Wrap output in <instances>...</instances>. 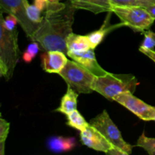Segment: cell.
<instances>
[{
	"label": "cell",
	"instance_id": "f546056e",
	"mask_svg": "<svg viewBox=\"0 0 155 155\" xmlns=\"http://www.w3.org/2000/svg\"><path fill=\"white\" fill-rule=\"evenodd\" d=\"M154 121H155V119H154Z\"/></svg>",
	"mask_w": 155,
	"mask_h": 155
},
{
	"label": "cell",
	"instance_id": "8fae6325",
	"mask_svg": "<svg viewBox=\"0 0 155 155\" xmlns=\"http://www.w3.org/2000/svg\"><path fill=\"white\" fill-rule=\"evenodd\" d=\"M66 54L58 50L44 51L40 56L43 71L49 74H59L68 61Z\"/></svg>",
	"mask_w": 155,
	"mask_h": 155
},
{
	"label": "cell",
	"instance_id": "83f0119b",
	"mask_svg": "<svg viewBox=\"0 0 155 155\" xmlns=\"http://www.w3.org/2000/svg\"><path fill=\"white\" fill-rule=\"evenodd\" d=\"M145 8H146L147 11L149 12L150 15L155 18V5H154L148 6V7Z\"/></svg>",
	"mask_w": 155,
	"mask_h": 155
},
{
	"label": "cell",
	"instance_id": "4316f807",
	"mask_svg": "<svg viewBox=\"0 0 155 155\" xmlns=\"http://www.w3.org/2000/svg\"><path fill=\"white\" fill-rule=\"evenodd\" d=\"M98 5L104 8L106 12H111V5H110V0H95Z\"/></svg>",
	"mask_w": 155,
	"mask_h": 155
},
{
	"label": "cell",
	"instance_id": "ac0fdd59",
	"mask_svg": "<svg viewBox=\"0 0 155 155\" xmlns=\"http://www.w3.org/2000/svg\"><path fill=\"white\" fill-rule=\"evenodd\" d=\"M112 6H139L147 8L155 5V0H110Z\"/></svg>",
	"mask_w": 155,
	"mask_h": 155
},
{
	"label": "cell",
	"instance_id": "4fadbf2b",
	"mask_svg": "<svg viewBox=\"0 0 155 155\" xmlns=\"http://www.w3.org/2000/svg\"><path fill=\"white\" fill-rule=\"evenodd\" d=\"M77 145V140L74 137L54 136L48 141V148L54 153H62L70 151Z\"/></svg>",
	"mask_w": 155,
	"mask_h": 155
},
{
	"label": "cell",
	"instance_id": "9a60e30c",
	"mask_svg": "<svg viewBox=\"0 0 155 155\" xmlns=\"http://www.w3.org/2000/svg\"><path fill=\"white\" fill-rule=\"evenodd\" d=\"M79 93L68 86L66 93L64 95L61 100L60 106L55 110V111L61 113L63 114H68L74 110H77V98Z\"/></svg>",
	"mask_w": 155,
	"mask_h": 155
},
{
	"label": "cell",
	"instance_id": "e0dca14e",
	"mask_svg": "<svg viewBox=\"0 0 155 155\" xmlns=\"http://www.w3.org/2000/svg\"><path fill=\"white\" fill-rule=\"evenodd\" d=\"M69 2L76 9L86 10L95 14L106 12L105 9L98 5L95 0H69Z\"/></svg>",
	"mask_w": 155,
	"mask_h": 155
},
{
	"label": "cell",
	"instance_id": "3957f363",
	"mask_svg": "<svg viewBox=\"0 0 155 155\" xmlns=\"http://www.w3.org/2000/svg\"><path fill=\"white\" fill-rule=\"evenodd\" d=\"M139 85L133 74H108L96 77L92 83V89L109 101H114L117 95L126 92L134 93Z\"/></svg>",
	"mask_w": 155,
	"mask_h": 155
},
{
	"label": "cell",
	"instance_id": "6da1fadb",
	"mask_svg": "<svg viewBox=\"0 0 155 155\" xmlns=\"http://www.w3.org/2000/svg\"><path fill=\"white\" fill-rule=\"evenodd\" d=\"M76 8L70 3L49 1L42 23L30 38L43 51L58 50L68 53L66 40L73 33Z\"/></svg>",
	"mask_w": 155,
	"mask_h": 155
},
{
	"label": "cell",
	"instance_id": "2e32d148",
	"mask_svg": "<svg viewBox=\"0 0 155 155\" xmlns=\"http://www.w3.org/2000/svg\"><path fill=\"white\" fill-rule=\"evenodd\" d=\"M67 125L70 127L75 129L78 131H83L89 126V123L85 120L81 114L77 110H74L66 115Z\"/></svg>",
	"mask_w": 155,
	"mask_h": 155
},
{
	"label": "cell",
	"instance_id": "cb8c5ba5",
	"mask_svg": "<svg viewBox=\"0 0 155 155\" xmlns=\"http://www.w3.org/2000/svg\"><path fill=\"white\" fill-rule=\"evenodd\" d=\"M1 20L3 21V24L5 26L6 28L9 30H14L16 29V24L18 23V18L12 15H8L5 18H3V12H1L0 14Z\"/></svg>",
	"mask_w": 155,
	"mask_h": 155
},
{
	"label": "cell",
	"instance_id": "7a4b0ae2",
	"mask_svg": "<svg viewBox=\"0 0 155 155\" xmlns=\"http://www.w3.org/2000/svg\"><path fill=\"white\" fill-rule=\"evenodd\" d=\"M19 57L18 30H8L0 20V76L6 81L13 77Z\"/></svg>",
	"mask_w": 155,
	"mask_h": 155
},
{
	"label": "cell",
	"instance_id": "484cf974",
	"mask_svg": "<svg viewBox=\"0 0 155 155\" xmlns=\"http://www.w3.org/2000/svg\"><path fill=\"white\" fill-rule=\"evenodd\" d=\"M139 51L149 58L151 61L155 63V51L154 49H145V48H139Z\"/></svg>",
	"mask_w": 155,
	"mask_h": 155
},
{
	"label": "cell",
	"instance_id": "ffe728a7",
	"mask_svg": "<svg viewBox=\"0 0 155 155\" xmlns=\"http://www.w3.org/2000/svg\"><path fill=\"white\" fill-rule=\"evenodd\" d=\"M42 12L34 4L30 5L27 2L26 4V13L29 19L36 25L39 26L43 20L44 15L42 16Z\"/></svg>",
	"mask_w": 155,
	"mask_h": 155
},
{
	"label": "cell",
	"instance_id": "d4e9b609",
	"mask_svg": "<svg viewBox=\"0 0 155 155\" xmlns=\"http://www.w3.org/2000/svg\"><path fill=\"white\" fill-rule=\"evenodd\" d=\"M49 0H34L33 4L41 11V12H44L46 9L47 5H48Z\"/></svg>",
	"mask_w": 155,
	"mask_h": 155
},
{
	"label": "cell",
	"instance_id": "30bf717a",
	"mask_svg": "<svg viewBox=\"0 0 155 155\" xmlns=\"http://www.w3.org/2000/svg\"><path fill=\"white\" fill-rule=\"evenodd\" d=\"M94 50L95 49L91 48L86 51H82V52H68L67 55L72 58V60L80 64L83 68L90 71L96 77L104 76L108 74V72L105 71L104 68H101L98 64Z\"/></svg>",
	"mask_w": 155,
	"mask_h": 155
},
{
	"label": "cell",
	"instance_id": "9c48e42d",
	"mask_svg": "<svg viewBox=\"0 0 155 155\" xmlns=\"http://www.w3.org/2000/svg\"><path fill=\"white\" fill-rule=\"evenodd\" d=\"M80 140L83 145L97 151L106 154L114 149V146L95 127L89 124V127L80 132Z\"/></svg>",
	"mask_w": 155,
	"mask_h": 155
},
{
	"label": "cell",
	"instance_id": "8992f818",
	"mask_svg": "<svg viewBox=\"0 0 155 155\" xmlns=\"http://www.w3.org/2000/svg\"><path fill=\"white\" fill-rule=\"evenodd\" d=\"M111 12L135 31L143 33L149 30L155 21L145 8L139 6H112Z\"/></svg>",
	"mask_w": 155,
	"mask_h": 155
},
{
	"label": "cell",
	"instance_id": "7c38bea8",
	"mask_svg": "<svg viewBox=\"0 0 155 155\" xmlns=\"http://www.w3.org/2000/svg\"><path fill=\"white\" fill-rule=\"evenodd\" d=\"M111 13L112 12H109V15H107L106 19L104 20V24H103V25L98 30L92 32V33H89L87 35L88 37H89V42H90L91 48H93V49H95L102 42V40L104 39V38L105 37V36L107 33H110V31L114 30V29L120 27L122 26H125V24L123 22L120 23L118 24H114V25H110V24H109V20H110Z\"/></svg>",
	"mask_w": 155,
	"mask_h": 155
},
{
	"label": "cell",
	"instance_id": "52a82bcc",
	"mask_svg": "<svg viewBox=\"0 0 155 155\" xmlns=\"http://www.w3.org/2000/svg\"><path fill=\"white\" fill-rule=\"evenodd\" d=\"M27 0H0L1 12L8 15H12L18 20V24L30 39L39 26L33 24L26 13V4Z\"/></svg>",
	"mask_w": 155,
	"mask_h": 155
},
{
	"label": "cell",
	"instance_id": "5bb4252c",
	"mask_svg": "<svg viewBox=\"0 0 155 155\" xmlns=\"http://www.w3.org/2000/svg\"><path fill=\"white\" fill-rule=\"evenodd\" d=\"M66 45L68 52H82L91 48L87 35H79L74 33H71L67 38Z\"/></svg>",
	"mask_w": 155,
	"mask_h": 155
},
{
	"label": "cell",
	"instance_id": "603a6c76",
	"mask_svg": "<svg viewBox=\"0 0 155 155\" xmlns=\"http://www.w3.org/2000/svg\"><path fill=\"white\" fill-rule=\"evenodd\" d=\"M144 40L141 45V48L154 49L155 47V33L152 30H147L143 32Z\"/></svg>",
	"mask_w": 155,
	"mask_h": 155
},
{
	"label": "cell",
	"instance_id": "5b68a950",
	"mask_svg": "<svg viewBox=\"0 0 155 155\" xmlns=\"http://www.w3.org/2000/svg\"><path fill=\"white\" fill-rule=\"evenodd\" d=\"M67 85L79 94H89L93 92L92 83L96 76L74 60H69L59 73Z\"/></svg>",
	"mask_w": 155,
	"mask_h": 155
},
{
	"label": "cell",
	"instance_id": "f1b7e54d",
	"mask_svg": "<svg viewBox=\"0 0 155 155\" xmlns=\"http://www.w3.org/2000/svg\"><path fill=\"white\" fill-rule=\"evenodd\" d=\"M49 1H51V2H57V1H61V0H49Z\"/></svg>",
	"mask_w": 155,
	"mask_h": 155
},
{
	"label": "cell",
	"instance_id": "44dd1931",
	"mask_svg": "<svg viewBox=\"0 0 155 155\" xmlns=\"http://www.w3.org/2000/svg\"><path fill=\"white\" fill-rule=\"evenodd\" d=\"M10 130V124L1 117L0 118V154H5V142Z\"/></svg>",
	"mask_w": 155,
	"mask_h": 155
},
{
	"label": "cell",
	"instance_id": "7402d4cb",
	"mask_svg": "<svg viewBox=\"0 0 155 155\" xmlns=\"http://www.w3.org/2000/svg\"><path fill=\"white\" fill-rule=\"evenodd\" d=\"M39 50H40L39 44L37 42L32 41L31 43L27 46L26 51L23 53L22 58L24 61L27 64L30 63L35 58Z\"/></svg>",
	"mask_w": 155,
	"mask_h": 155
},
{
	"label": "cell",
	"instance_id": "277c9868",
	"mask_svg": "<svg viewBox=\"0 0 155 155\" xmlns=\"http://www.w3.org/2000/svg\"><path fill=\"white\" fill-rule=\"evenodd\" d=\"M89 124L99 130L103 136L111 143L114 149L107 153L110 155H130L133 145L123 139L122 134L116 124L113 122L107 110H104L89 121Z\"/></svg>",
	"mask_w": 155,
	"mask_h": 155
},
{
	"label": "cell",
	"instance_id": "ba28073f",
	"mask_svg": "<svg viewBox=\"0 0 155 155\" xmlns=\"http://www.w3.org/2000/svg\"><path fill=\"white\" fill-rule=\"evenodd\" d=\"M117 101L144 121H151L155 119V107L148 104L135 96L130 92H126L114 98Z\"/></svg>",
	"mask_w": 155,
	"mask_h": 155
},
{
	"label": "cell",
	"instance_id": "d6986e66",
	"mask_svg": "<svg viewBox=\"0 0 155 155\" xmlns=\"http://www.w3.org/2000/svg\"><path fill=\"white\" fill-rule=\"evenodd\" d=\"M136 146L143 148L148 154L155 155V138L148 137L145 132L139 136Z\"/></svg>",
	"mask_w": 155,
	"mask_h": 155
}]
</instances>
